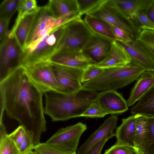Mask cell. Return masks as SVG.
<instances>
[{"mask_svg":"<svg viewBox=\"0 0 154 154\" xmlns=\"http://www.w3.org/2000/svg\"><path fill=\"white\" fill-rule=\"evenodd\" d=\"M43 94L32 82L22 65L0 81V120L5 111L10 118L24 128L34 146L41 143V136L46 130Z\"/></svg>","mask_w":154,"mask_h":154,"instance_id":"obj_1","label":"cell"},{"mask_svg":"<svg viewBox=\"0 0 154 154\" xmlns=\"http://www.w3.org/2000/svg\"><path fill=\"white\" fill-rule=\"evenodd\" d=\"M44 94L45 113L53 122L80 117L92 103L76 93L51 91Z\"/></svg>","mask_w":154,"mask_h":154,"instance_id":"obj_2","label":"cell"},{"mask_svg":"<svg viewBox=\"0 0 154 154\" xmlns=\"http://www.w3.org/2000/svg\"><path fill=\"white\" fill-rule=\"evenodd\" d=\"M145 71L131 63L122 66L105 69L96 77L83 83L82 86L96 91L116 90L137 80Z\"/></svg>","mask_w":154,"mask_h":154,"instance_id":"obj_3","label":"cell"},{"mask_svg":"<svg viewBox=\"0 0 154 154\" xmlns=\"http://www.w3.org/2000/svg\"><path fill=\"white\" fill-rule=\"evenodd\" d=\"M64 29L65 25L26 47L23 50L21 65L26 67L39 63L48 62L57 51Z\"/></svg>","mask_w":154,"mask_h":154,"instance_id":"obj_4","label":"cell"},{"mask_svg":"<svg viewBox=\"0 0 154 154\" xmlns=\"http://www.w3.org/2000/svg\"><path fill=\"white\" fill-rule=\"evenodd\" d=\"M86 15L100 19L124 30L135 40L142 31L135 20L128 18L118 10L112 0H104L98 7Z\"/></svg>","mask_w":154,"mask_h":154,"instance_id":"obj_5","label":"cell"},{"mask_svg":"<svg viewBox=\"0 0 154 154\" xmlns=\"http://www.w3.org/2000/svg\"><path fill=\"white\" fill-rule=\"evenodd\" d=\"M93 34L81 17L74 19L65 25L64 32L57 51L62 49L82 51Z\"/></svg>","mask_w":154,"mask_h":154,"instance_id":"obj_6","label":"cell"},{"mask_svg":"<svg viewBox=\"0 0 154 154\" xmlns=\"http://www.w3.org/2000/svg\"><path fill=\"white\" fill-rule=\"evenodd\" d=\"M25 68L30 80L44 94L51 91L66 93L59 82L53 66L49 63H39Z\"/></svg>","mask_w":154,"mask_h":154,"instance_id":"obj_7","label":"cell"},{"mask_svg":"<svg viewBox=\"0 0 154 154\" xmlns=\"http://www.w3.org/2000/svg\"><path fill=\"white\" fill-rule=\"evenodd\" d=\"M23 50L9 31L0 46V81L13 69L21 65Z\"/></svg>","mask_w":154,"mask_h":154,"instance_id":"obj_8","label":"cell"},{"mask_svg":"<svg viewBox=\"0 0 154 154\" xmlns=\"http://www.w3.org/2000/svg\"><path fill=\"white\" fill-rule=\"evenodd\" d=\"M87 128L86 124L80 122L61 128L45 143L58 149L76 152L80 138Z\"/></svg>","mask_w":154,"mask_h":154,"instance_id":"obj_9","label":"cell"},{"mask_svg":"<svg viewBox=\"0 0 154 154\" xmlns=\"http://www.w3.org/2000/svg\"><path fill=\"white\" fill-rule=\"evenodd\" d=\"M57 19L48 3L45 6L39 7L25 48L56 29V24Z\"/></svg>","mask_w":154,"mask_h":154,"instance_id":"obj_10","label":"cell"},{"mask_svg":"<svg viewBox=\"0 0 154 154\" xmlns=\"http://www.w3.org/2000/svg\"><path fill=\"white\" fill-rule=\"evenodd\" d=\"M51 64L58 65L84 70L95 63L82 51L62 49L57 51L49 59Z\"/></svg>","mask_w":154,"mask_h":154,"instance_id":"obj_11","label":"cell"},{"mask_svg":"<svg viewBox=\"0 0 154 154\" xmlns=\"http://www.w3.org/2000/svg\"><path fill=\"white\" fill-rule=\"evenodd\" d=\"M60 84L67 93L76 94L83 87L81 78L83 70L64 66L51 64Z\"/></svg>","mask_w":154,"mask_h":154,"instance_id":"obj_12","label":"cell"},{"mask_svg":"<svg viewBox=\"0 0 154 154\" xmlns=\"http://www.w3.org/2000/svg\"><path fill=\"white\" fill-rule=\"evenodd\" d=\"M118 118L112 115L107 119L77 149V154H87L95 145L101 140L115 136L114 130L116 128Z\"/></svg>","mask_w":154,"mask_h":154,"instance_id":"obj_13","label":"cell"},{"mask_svg":"<svg viewBox=\"0 0 154 154\" xmlns=\"http://www.w3.org/2000/svg\"><path fill=\"white\" fill-rule=\"evenodd\" d=\"M108 114L124 112L128 109L127 101L114 90L104 91L99 93L96 102Z\"/></svg>","mask_w":154,"mask_h":154,"instance_id":"obj_14","label":"cell"},{"mask_svg":"<svg viewBox=\"0 0 154 154\" xmlns=\"http://www.w3.org/2000/svg\"><path fill=\"white\" fill-rule=\"evenodd\" d=\"M125 51L131 60V63L145 71L154 72V61L142 48L136 40L125 43L115 41Z\"/></svg>","mask_w":154,"mask_h":154,"instance_id":"obj_15","label":"cell"},{"mask_svg":"<svg viewBox=\"0 0 154 154\" xmlns=\"http://www.w3.org/2000/svg\"><path fill=\"white\" fill-rule=\"evenodd\" d=\"M113 42L94 34L82 51L96 64L102 61L106 57Z\"/></svg>","mask_w":154,"mask_h":154,"instance_id":"obj_16","label":"cell"},{"mask_svg":"<svg viewBox=\"0 0 154 154\" xmlns=\"http://www.w3.org/2000/svg\"><path fill=\"white\" fill-rule=\"evenodd\" d=\"M135 130L134 137L135 154H144L151 141V135L148 118L135 115Z\"/></svg>","mask_w":154,"mask_h":154,"instance_id":"obj_17","label":"cell"},{"mask_svg":"<svg viewBox=\"0 0 154 154\" xmlns=\"http://www.w3.org/2000/svg\"><path fill=\"white\" fill-rule=\"evenodd\" d=\"M38 9L26 14L19 18H17L14 25L10 30L23 50L25 47Z\"/></svg>","mask_w":154,"mask_h":154,"instance_id":"obj_18","label":"cell"},{"mask_svg":"<svg viewBox=\"0 0 154 154\" xmlns=\"http://www.w3.org/2000/svg\"><path fill=\"white\" fill-rule=\"evenodd\" d=\"M131 60L125 50L116 41L112 42L110 50L105 58L94 65L104 69L122 66L131 63Z\"/></svg>","mask_w":154,"mask_h":154,"instance_id":"obj_19","label":"cell"},{"mask_svg":"<svg viewBox=\"0 0 154 154\" xmlns=\"http://www.w3.org/2000/svg\"><path fill=\"white\" fill-rule=\"evenodd\" d=\"M135 121V116L134 115L122 119V124L116 128L115 134L116 141L115 144L127 146L134 149Z\"/></svg>","mask_w":154,"mask_h":154,"instance_id":"obj_20","label":"cell"},{"mask_svg":"<svg viewBox=\"0 0 154 154\" xmlns=\"http://www.w3.org/2000/svg\"><path fill=\"white\" fill-rule=\"evenodd\" d=\"M154 85V72H144L137 79L131 91L127 101L128 107L132 106L137 102Z\"/></svg>","mask_w":154,"mask_h":154,"instance_id":"obj_21","label":"cell"},{"mask_svg":"<svg viewBox=\"0 0 154 154\" xmlns=\"http://www.w3.org/2000/svg\"><path fill=\"white\" fill-rule=\"evenodd\" d=\"M48 3L58 18L72 20L81 17L77 0H50Z\"/></svg>","mask_w":154,"mask_h":154,"instance_id":"obj_22","label":"cell"},{"mask_svg":"<svg viewBox=\"0 0 154 154\" xmlns=\"http://www.w3.org/2000/svg\"><path fill=\"white\" fill-rule=\"evenodd\" d=\"M118 10L128 18L134 20L138 13L144 12L151 0H112Z\"/></svg>","mask_w":154,"mask_h":154,"instance_id":"obj_23","label":"cell"},{"mask_svg":"<svg viewBox=\"0 0 154 154\" xmlns=\"http://www.w3.org/2000/svg\"><path fill=\"white\" fill-rule=\"evenodd\" d=\"M130 112L132 115L154 117V85L131 108Z\"/></svg>","mask_w":154,"mask_h":154,"instance_id":"obj_24","label":"cell"},{"mask_svg":"<svg viewBox=\"0 0 154 154\" xmlns=\"http://www.w3.org/2000/svg\"><path fill=\"white\" fill-rule=\"evenodd\" d=\"M83 20L94 34L113 42L117 40L110 25L104 20L86 15Z\"/></svg>","mask_w":154,"mask_h":154,"instance_id":"obj_25","label":"cell"},{"mask_svg":"<svg viewBox=\"0 0 154 154\" xmlns=\"http://www.w3.org/2000/svg\"><path fill=\"white\" fill-rule=\"evenodd\" d=\"M136 40L154 61V30H142Z\"/></svg>","mask_w":154,"mask_h":154,"instance_id":"obj_26","label":"cell"},{"mask_svg":"<svg viewBox=\"0 0 154 154\" xmlns=\"http://www.w3.org/2000/svg\"><path fill=\"white\" fill-rule=\"evenodd\" d=\"M20 0H4L0 5V19L10 20L18 11Z\"/></svg>","mask_w":154,"mask_h":154,"instance_id":"obj_27","label":"cell"},{"mask_svg":"<svg viewBox=\"0 0 154 154\" xmlns=\"http://www.w3.org/2000/svg\"><path fill=\"white\" fill-rule=\"evenodd\" d=\"M33 149L38 154H77L76 152L58 149L45 143L34 146Z\"/></svg>","mask_w":154,"mask_h":154,"instance_id":"obj_28","label":"cell"},{"mask_svg":"<svg viewBox=\"0 0 154 154\" xmlns=\"http://www.w3.org/2000/svg\"><path fill=\"white\" fill-rule=\"evenodd\" d=\"M104 0H77L80 15L86 14L98 7Z\"/></svg>","mask_w":154,"mask_h":154,"instance_id":"obj_29","label":"cell"},{"mask_svg":"<svg viewBox=\"0 0 154 154\" xmlns=\"http://www.w3.org/2000/svg\"><path fill=\"white\" fill-rule=\"evenodd\" d=\"M39 8L36 1L35 0H20L17 18H19L27 13L35 11Z\"/></svg>","mask_w":154,"mask_h":154,"instance_id":"obj_30","label":"cell"},{"mask_svg":"<svg viewBox=\"0 0 154 154\" xmlns=\"http://www.w3.org/2000/svg\"><path fill=\"white\" fill-rule=\"evenodd\" d=\"M107 113L96 102L92 103L80 117L89 118L103 117Z\"/></svg>","mask_w":154,"mask_h":154,"instance_id":"obj_31","label":"cell"},{"mask_svg":"<svg viewBox=\"0 0 154 154\" xmlns=\"http://www.w3.org/2000/svg\"><path fill=\"white\" fill-rule=\"evenodd\" d=\"M134 20L142 30H154V22L144 12H141L138 13Z\"/></svg>","mask_w":154,"mask_h":154,"instance_id":"obj_32","label":"cell"},{"mask_svg":"<svg viewBox=\"0 0 154 154\" xmlns=\"http://www.w3.org/2000/svg\"><path fill=\"white\" fill-rule=\"evenodd\" d=\"M94 65L90 66L84 70L81 78L82 83L89 81L99 75L104 70Z\"/></svg>","mask_w":154,"mask_h":154,"instance_id":"obj_33","label":"cell"},{"mask_svg":"<svg viewBox=\"0 0 154 154\" xmlns=\"http://www.w3.org/2000/svg\"><path fill=\"white\" fill-rule=\"evenodd\" d=\"M26 134L24 128L20 125L13 132L8 134V136L19 149L25 138Z\"/></svg>","mask_w":154,"mask_h":154,"instance_id":"obj_34","label":"cell"},{"mask_svg":"<svg viewBox=\"0 0 154 154\" xmlns=\"http://www.w3.org/2000/svg\"><path fill=\"white\" fill-rule=\"evenodd\" d=\"M0 154H19L18 149L8 136L0 142Z\"/></svg>","mask_w":154,"mask_h":154,"instance_id":"obj_35","label":"cell"},{"mask_svg":"<svg viewBox=\"0 0 154 154\" xmlns=\"http://www.w3.org/2000/svg\"><path fill=\"white\" fill-rule=\"evenodd\" d=\"M135 154L134 149L129 147L115 144L105 150L103 154Z\"/></svg>","mask_w":154,"mask_h":154,"instance_id":"obj_36","label":"cell"},{"mask_svg":"<svg viewBox=\"0 0 154 154\" xmlns=\"http://www.w3.org/2000/svg\"><path fill=\"white\" fill-rule=\"evenodd\" d=\"M99 93L96 91L83 87L76 93L79 96L92 103L96 102Z\"/></svg>","mask_w":154,"mask_h":154,"instance_id":"obj_37","label":"cell"},{"mask_svg":"<svg viewBox=\"0 0 154 154\" xmlns=\"http://www.w3.org/2000/svg\"><path fill=\"white\" fill-rule=\"evenodd\" d=\"M110 26L117 38V40L128 43L131 42L134 39L130 34L124 30L113 26Z\"/></svg>","mask_w":154,"mask_h":154,"instance_id":"obj_38","label":"cell"},{"mask_svg":"<svg viewBox=\"0 0 154 154\" xmlns=\"http://www.w3.org/2000/svg\"><path fill=\"white\" fill-rule=\"evenodd\" d=\"M34 145L32 139L27 133L25 138L19 149V154H26L32 150Z\"/></svg>","mask_w":154,"mask_h":154,"instance_id":"obj_39","label":"cell"},{"mask_svg":"<svg viewBox=\"0 0 154 154\" xmlns=\"http://www.w3.org/2000/svg\"><path fill=\"white\" fill-rule=\"evenodd\" d=\"M10 21L0 19V44L6 39L9 31L8 27Z\"/></svg>","mask_w":154,"mask_h":154,"instance_id":"obj_40","label":"cell"},{"mask_svg":"<svg viewBox=\"0 0 154 154\" xmlns=\"http://www.w3.org/2000/svg\"><path fill=\"white\" fill-rule=\"evenodd\" d=\"M148 119L150 127L151 139L150 143L144 154H154V117L148 118Z\"/></svg>","mask_w":154,"mask_h":154,"instance_id":"obj_41","label":"cell"},{"mask_svg":"<svg viewBox=\"0 0 154 154\" xmlns=\"http://www.w3.org/2000/svg\"><path fill=\"white\" fill-rule=\"evenodd\" d=\"M109 139L108 138H106L97 143L89 150L87 154H100L103 148Z\"/></svg>","mask_w":154,"mask_h":154,"instance_id":"obj_42","label":"cell"},{"mask_svg":"<svg viewBox=\"0 0 154 154\" xmlns=\"http://www.w3.org/2000/svg\"><path fill=\"white\" fill-rule=\"evenodd\" d=\"M144 12L154 22V0H151L148 7Z\"/></svg>","mask_w":154,"mask_h":154,"instance_id":"obj_43","label":"cell"},{"mask_svg":"<svg viewBox=\"0 0 154 154\" xmlns=\"http://www.w3.org/2000/svg\"><path fill=\"white\" fill-rule=\"evenodd\" d=\"M6 128L2 121L0 122V142L6 138L8 136Z\"/></svg>","mask_w":154,"mask_h":154,"instance_id":"obj_44","label":"cell"},{"mask_svg":"<svg viewBox=\"0 0 154 154\" xmlns=\"http://www.w3.org/2000/svg\"><path fill=\"white\" fill-rule=\"evenodd\" d=\"M26 154H34V152L32 150H31Z\"/></svg>","mask_w":154,"mask_h":154,"instance_id":"obj_45","label":"cell"}]
</instances>
